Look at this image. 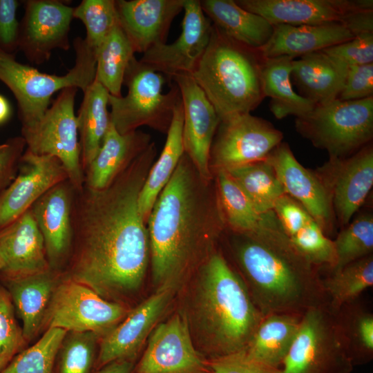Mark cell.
<instances>
[{
  "mask_svg": "<svg viewBox=\"0 0 373 373\" xmlns=\"http://www.w3.org/2000/svg\"><path fill=\"white\" fill-rule=\"evenodd\" d=\"M156 155L152 141L107 187L75 192L70 278L106 300L137 292L144 280L150 245L138 199Z\"/></svg>",
  "mask_w": 373,
  "mask_h": 373,
  "instance_id": "1",
  "label": "cell"
},
{
  "mask_svg": "<svg viewBox=\"0 0 373 373\" xmlns=\"http://www.w3.org/2000/svg\"><path fill=\"white\" fill-rule=\"evenodd\" d=\"M146 224L153 284L175 287L217 249L226 229L215 178L202 177L184 153Z\"/></svg>",
  "mask_w": 373,
  "mask_h": 373,
  "instance_id": "2",
  "label": "cell"
},
{
  "mask_svg": "<svg viewBox=\"0 0 373 373\" xmlns=\"http://www.w3.org/2000/svg\"><path fill=\"white\" fill-rule=\"evenodd\" d=\"M231 232V255L248 292L261 314L303 315L328 304L316 267L291 245L274 211L248 233Z\"/></svg>",
  "mask_w": 373,
  "mask_h": 373,
  "instance_id": "3",
  "label": "cell"
},
{
  "mask_svg": "<svg viewBox=\"0 0 373 373\" xmlns=\"http://www.w3.org/2000/svg\"><path fill=\"white\" fill-rule=\"evenodd\" d=\"M183 283L180 311L198 352L210 360L245 350L264 316L223 253L217 248Z\"/></svg>",
  "mask_w": 373,
  "mask_h": 373,
  "instance_id": "4",
  "label": "cell"
},
{
  "mask_svg": "<svg viewBox=\"0 0 373 373\" xmlns=\"http://www.w3.org/2000/svg\"><path fill=\"white\" fill-rule=\"evenodd\" d=\"M260 50L212 24L209 43L191 75L220 119L250 113L264 99Z\"/></svg>",
  "mask_w": 373,
  "mask_h": 373,
  "instance_id": "5",
  "label": "cell"
},
{
  "mask_svg": "<svg viewBox=\"0 0 373 373\" xmlns=\"http://www.w3.org/2000/svg\"><path fill=\"white\" fill-rule=\"evenodd\" d=\"M73 46L75 65L61 76L40 73L17 61L15 55L0 49V81L17 99L21 128L32 126L43 117L55 93L68 87L81 88L84 92L95 80V51L79 37L74 39Z\"/></svg>",
  "mask_w": 373,
  "mask_h": 373,
  "instance_id": "6",
  "label": "cell"
},
{
  "mask_svg": "<svg viewBox=\"0 0 373 373\" xmlns=\"http://www.w3.org/2000/svg\"><path fill=\"white\" fill-rule=\"evenodd\" d=\"M168 80L164 75L133 58L123 82L128 88L127 94L108 96L111 122L119 133L135 131L143 126L167 133L174 109L181 100L175 84L163 93Z\"/></svg>",
  "mask_w": 373,
  "mask_h": 373,
  "instance_id": "7",
  "label": "cell"
},
{
  "mask_svg": "<svg viewBox=\"0 0 373 373\" xmlns=\"http://www.w3.org/2000/svg\"><path fill=\"white\" fill-rule=\"evenodd\" d=\"M296 128L316 147L326 150L330 158H345L372 139L373 97L352 101L336 99L316 105L296 117Z\"/></svg>",
  "mask_w": 373,
  "mask_h": 373,
  "instance_id": "8",
  "label": "cell"
},
{
  "mask_svg": "<svg viewBox=\"0 0 373 373\" xmlns=\"http://www.w3.org/2000/svg\"><path fill=\"white\" fill-rule=\"evenodd\" d=\"M354 367L328 304L305 312L283 373H351Z\"/></svg>",
  "mask_w": 373,
  "mask_h": 373,
  "instance_id": "9",
  "label": "cell"
},
{
  "mask_svg": "<svg viewBox=\"0 0 373 373\" xmlns=\"http://www.w3.org/2000/svg\"><path fill=\"white\" fill-rule=\"evenodd\" d=\"M77 91L75 87L61 90L36 124L21 128V137L30 152L59 159L66 169L69 182L76 191H80L84 184V173L74 112Z\"/></svg>",
  "mask_w": 373,
  "mask_h": 373,
  "instance_id": "10",
  "label": "cell"
},
{
  "mask_svg": "<svg viewBox=\"0 0 373 373\" xmlns=\"http://www.w3.org/2000/svg\"><path fill=\"white\" fill-rule=\"evenodd\" d=\"M273 26L344 23L373 31L372 0H236Z\"/></svg>",
  "mask_w": 373,
  "mask_h": 373,
  "instance_id": "11",
  "label": "cell"
},
{
  "mask_svg": "<svg viewBox=\"0 0 373 373\" xmlns=\"http://www.w3.org/2000/svg\"><path fill=\"white\" fill-rule=\"evenodd\" d=\"M128 312L122 304L106 300L69 278L55 287L44 321L48 328L103 336Z\"/></svg>",
  "mask_w": 373,
  "mask_h": 373,
  "instance_id": "12",
  "label": "cell"
},
{
  "mask_svg": "<svg viewBox=\"0 0 373 373\" xmlns=\"http://www.w3.org/2000/svg\"><path fill=\"white\" fill-rule=\"evenodd\" d=\"M283 139V133L272 124L251 113L220 119L211 146L210 171L213 175L265 160Z\"/></svg>",
  "mask_w": 373,
  "mask_h": 373,
  "instance_id": "13",
  "label": "cell"
},
{
  "mask_svg": "<svg viewBox=\"0 0 373 373\" xmlns=\"http://www.w3.org/2000/svg\"><path fill=\"white\" fill-rule=\"evenodd\" d=\"M207 360L196 350L180 311L157 323L132 373H209Z\"/></svg>",
  "mask_w": 373,
  "mask_h": 373,
  "instance_id": "14",
  "label": "cell"
},
{
  "mask_svg": "<svg viewBox=\"0 0 373 373\" xmlns=\"http://www.w3.org/2000/svg\"><path fill=\"white\" fill-rule=\"evenodd\" d=\"M183 10L182 32L178 39L151 48L139 59L169 80L191 76L211 38L212 23L202 11L200 1L184 0Z\"/></svg>",
  "mask_w": 373,
  "mask_h": 373,
  "instance_id": "15",
  "label": "cell"
},
{
  "mask_svg": "<svg viewBox=\"0 0 373 373\" xmlns=\"http://www.w3.org/2000/svg\"><path fill=\"white\" fill-rule=\"evenodd\" d=\"M24 3L19 50L26 59L39 65L50 59L54 50H69L74 8L59 0H27Z\"/></svg>",
  "mask_w": 373,
  "mask_h": 373,
  "instance_id": "16",
  "label": "cell"
},
{
  "mask_svg": "<svg viewBox=\"0 0 373 373\" xmlns=\"http://www.w3.org/2000/svg\"><path fill=\"white\" fill-rule=\"evenodd\" d=\"M175 289L164 287L155 290L102 336L95 363L97 370L116 360L136 361L144 342L170 305Z\"/></svg>",
  "mask_w": 373,
  "mask_h": 373,
  "instance_id": "17",
  "label": "cell"
},
{
  "mask_svg": "<svg viewBox=\"0 0 373 373\" xmlns=\"http://www.w3.org/2000/svg\"><path fill=\"white\" fill-rule=\"evenodd\" d=\"M323 169L318 176L329 195L334 216L345 227L372 187V146L367 144L349 158H330Z\"/></svg>",
  "mask_w": 373,
  "mask_h": 373,
  "instance_id": "18",
  "label": "cell"
},
{
  "mask_svg": "<svg viewBox=\"0 0 373 373\" xmlns=\"http://www.w3.org/2000/svg\"><path fill=\"white\" fill-rule=\"evenodd\" d=\"M18 172L0 192V229L28 210L49 189L68 180L59 159L36 155L27 149L20 159Z\"/></svg>",
  "mask_w": 373,
  "mask_h": 373,
  "instance_id": "19",
  "label": "cell"
},
{
  "mask_svg": "<svg viewBox=\"0 0 373 373\" xmlns=\"http://www.w3.org/2000/svg\"><path fill=\"white\" fill-rule=\"evenodd\" d=\"M173 80L181 97L184 153L202 177L211 179L214 176L209 169V153L220 119L192 76H178Z\"/></svg>",
  "mask_w": 373,
  "mask_h": 373,
  "instance_id": "20",
  "label": "cell"
},
{
  "mask_svg": "<svg viewBox=\"0 0 373 373\" xmlns=\"http://www.w3.org/2000/svg\"><path fill=\"white\" fill-rule=\"evenodd\" d=\"M76 190L66 180L49 189L30 207L43 236L50 269L64 262L73 247Z\"/></svg>",
  "mask_w": 373,
  "mask_h": 373,
  "instance_id": "21",
  "label": "cell"
},
{
  "mask_svg": "<svg viewBox=\"0 0 373 373\" xmlns=\"http://www.w3.org/2000/svg\"><path fill=\"white\" fill-rule=\"evenodd\" d=\"M265 160L274 169L285 194L300 203L325 233L330 232L334 215L329 195L318 175L303 166L286 143L281 142Z\"/></svg>",
  "mask_w": 373,
  "mask_h": 373,
  "instance_id": "22",
  "label": "cell"
},
{
  "mask_svg": "<svg viewBox=\"0 0 373 373\" xmlns=\"http://www.w3.org/2000/svg\"><path fill=\"white\" fill-rule=\"evenodd\" d=\"M50 269L44 240L30 208L0 229V278H19Z\"/></svg>",
  "mask_w": 373,
  "mask_h": 373,
  "instance_id": "23",
  "label": "cell"
},
{
  "mask_svg": "<svg viewBox=\"0 0 373 373\" xmlns=\"http://www.w3.org/2000/svg\"><path fill=\"white\" fill-rule=\"evenodd\" d=\"M184 0H117L118 23L135 53L166 43L174 18Z\"/></svg>",
  "mask_w": 373,
  "mask_h": 373,
  "instance_id": "24",
  "label": "cell"
},
{
  "mask_svg": "<svg viewBox=\"0 0 373 373\" xmlns=\"http://www.w3.org/2000/svg\"><path fill=\"white\" fill-rule=\"evenodd\" d=\"M273 211L289 241L304 258L316 268L335 267L334 241L300 203L284 195Z\"/></svg>",
  "mask_w": 373,
  "mask_h": 373,
  "instance_id": "25",
  "label": "cell"
},
{
  "mask_svg": "<svg viewBox=\"0 0 373 373\" xmlns=\"http://www.w3.org/2000/svg\"><path fill=\"white\" fill-rule=\"evenodd\" d=\"M362 32H365L344 23L278 24L274 26L272 35L267 43L258 50L265 59L281 56L295 59L343 43Z\"/></svg>",
  "mask_w": 373,
  "mask_h": 373,
  "instance_id": "26",
  "label": "cell"
},
{
  "mask_svg": "<svg viewBox=\"0 0 373 373\" xmlns=\"http://www.w3.org/2000/svg\"><path fill=\"white\" fill-rule=\"evenodd\" d=\"M151 135L136 130L119 133L110 123L100 148L84 171V184L93 190L110 185L151 143Z\"/></svg>",
  "mask_w": 373,
  "mask_h": 373,
  "instance_id": "27",
  "label": "cell"
},
{
  "mask_svg": "<svg viewBox=\"0 0 373 373\" xmlns=\"http://www.w3.org/2000/svg\"><path fill=\"white\" fill-rule=\"evenodd\" d=\"M347 70V66L320 50L294 59L291 78L300 95L315 105H321L338 99Z\"/></svg>",
  "mask_w": 373,
  "mask_h": 373,
  "instance_id": "28",
  "label": "cell"
},
{
  "mask_svg": "<svg viewBox=\"0 0 373 373\" xmlns=\"http://www.w3.org/2000/svg\"><path fill=\"white\" fill-rule=\"evenodd\" d=\"M22 322L26 341L31 340L44 321L55 288L51 269L26 277L1 280Z\"/></svg>",
  "mask_w": 373,
  "mask_h": 373,
  "instance_id": "29",
  "label": "cell"
},
{
  "mask_svg": "<svg viewBox=\"0 0 373 373\" xmlns=\"http://www.w3.org/2000/svg\"><path fill=\"white\" fill-rule=\"evenodd\" d=\"M204 15L212 24L231 38L254 48L269 40L274 26L262 17L238 6L233 0L200 1Z\"/></svg>",
  "mask_w": 373,
  "mask_h": 373,
  "instance_id": "30",
  "label": "cell"
},
{
  "mask_svg": "<svg viewBox=\"0 0 373 373\" xmlns=\"http://www.w3.org/2000/svg\"><path fill=\"white\" fill-rule=\"evenodd\" d=\"M302 316L289 313L264 316L245 352L264 364L280 368L296 336Z\"/></svg>",
  "mask_w": 373,
  "mask_h": 373,
  "instance_id": "31",
  "label": "cell"
},
{
  "mask_svg": "<svg viewBox=\"0 0 373 373\" xmlns=\"http://www.w3.org/2000/svg\"><path fill=\"white\" fill-rule=\"evenodd\" d=\"M182 128L183 111L180 100L174 109L162 151L152 164L139 195V211L146 223L157 197L172 177L184 153Z\"/></svg>",
  "mask_w": 373,
  "mask_h": 373,
  "instance_id": "32",
  "label": "cell"
},
{
  "mask_svg": "<svg viewBox=\"0 0 373 373\" xmlns=\"http://www.w3.org/2000/svg\"><path fill=\"white\" fill-rule=\"evenodd\" d=\"M76 115L84 171L97 154L111 123L107 90L95 79L86 89Z\"/></svg>",
  "mask_w": 373,
  "mask_h": 373,
  "instance_id": "33",
  "label": "cell"
},
{
  "mask_svg": "<svg viewBox=\"0 0 373 373\" xmlns=\"http://www.w3.org/2000/svg\"><path fill=\"white\" fill-rule=\"evenodd\" d=\"M294 59L291 57L281 56L265 58L263 63L264 95L270 98V111L278 119L289 115L303 116L316 106L293 90L291 73Z\"/></svg>",
  "mask_w": 373,
  "mask_h": 373,
  "instance_id": "34",
  "label": "cell"
},
{
  "mask_svg": "<svg viewBox=\"0 0 373 373\" xmlns=\"http://www.w3.org/2000/svg\"><path fill=\"white\" fill-rule=\"evenodd\" d=\"M336 327L354 366L373 358V313L359 298L332 312Z\"/></svg>",
  "mask_w": 373,
  "mask_h": 373,
  "instance_id": "35",
  "label": "cell"
},
{
  "mask_svg": "<svg viewBox=\"0 0 373 373\" xmlns=\"http://www.w3.org/2000/svg\"><path fill=\"white\" fill-rule=\"evenodd\" d=\"M95 79L111 95L122 96V86L126 69L135 52L119 23L95 50Z\"/></svg>",
  "mask_w": 373,
  "mask_h": 373,
  "instance_id": "36",
  "label": "cell"
},
{
  "mask_svg": "<svg viewBox=\"0 0 373 373\" xmlns=\"http://www.w3.org/2000/svg\"><path fill=\"white\" fill-rule=\"evenodd\" d=\"M225 171L236 182L260 214L273 211L276 202L285 195L274 169L266 160Z\"/></svg>",
  "mask_w": 373,
  "mask_h": 373,
  "instance_id": "37",
  "label": "cell"
},
{
  "mask_svg": "<svg viewBox=\"0 0 373 373\" xmlns=\"http://www.w3.org/2000/svg\"><path fill=\"white\" fill-rule=\"evenodd\" d=\"M226 229L237 233H248L260 225V214L231 176L225 171L213 175Z\"/></svg>",
  "mask_w": 373,
  "mask_h": 373,
  "instance_id": "38",
  "label": "cell"
},
{
  "mask_svg": "<svg viewBox=\"0 0 373 373\" xmlns=\"http://www.w3.org/2000/svg\"><path fill=\"white\" fill-rule=\"evenodd\" d=\"M328 305L332 312L343 305L358 298L373 285L372 254L331 270L329 276L321 278Z\"/></svg>",
  "mask_w": 373,
  "mask_h": 373,
  "instance_id": "39",
  "label": "cell"
},
{
  "mask_svg": "<svg viewBox=\"0 0 373 373\" xmlns=\"http://www.w3.org/2000/svg\"><path fill=\"white\" fill-rule=\"evenodd\" d=\"M66 334L64 329L48 328L38 341L16 354L0 373H52Z\"/></svg>",
  "mask_w": 373,
  "mask_h": 373,
  "instance_id": "40",
  "label": "cell"
},
{
  "mask_svg": "<svg viewBox=\"0 0 373 373\" xmlns=\"http://www.w3.org/2000/svg\"><path fill=\"white\" fill-rule=\"evenodd\" d=\"M336 263L331 269L345 265L372 254L373 217L370 213L358 216L341 230L333 240Z\"/></svg>",
  "mask_w": 373,
  "mask_h": 373,
  "instance_id": "41",
  "label": "cell"
},
{
  "mask_svg": "<svg viewBox=\"0 0 373 373\" xmlns=\"http://www.w3.org/2000/svg\"><path fill=\"white\" fill-rule=\"evenodd\" d=\"M73 17L84 23V39L95 52L118 24L115 0H83L74 8Z\"/></svg>",
  "mask_w": 373,
  "mask_h": 373,
  "instance_id": "42",
  "label": "cell"
},
{
  "mask_svg": "<svg viewBox=\"0 0 373 373\" xmlns=\"http://www.w3.org/2000/svg\"><path fill=\"white\" fill-rule=\"evenodd\" d=\"M97 336L90 332H71L65 336L59 350V373H90Z\"/></svg>",
  "mask_w": 373,
  "mask_h": 373,
  "instance_id": "43",
  "label": "cell"
},
{
  "mask_svg": "<svg viewBox=\"0 0 373 373\" xmlns=\"http://www.w3.org/2000/svg\"><path fill=\"white\" fill-rule=\"evenodd\" d=\"M15 309L8 291L0 283V354L10 361L22 351L26 342Z\"/></svg>",
  "mask_w": 373,
  "mask_h": 373,
  "instance_id": "44",
  "label": "cell"
},
{
  "mask_svg": "<svg viewBox=\"0 0 373 373\" xmlns=\"http://www.w3.org/2000/svg\"><path fill=\"white\" fill-rule=\"evenodd\" d=\"M346 66L373 63V31L365 32L343 43L323 50Z\"/></svg>",
  "mask_w": 373,
  "mask_h": 373,
  "instance_id": "45",
  "label": "cell"
},
{
  "mask_svg": "<svg viewBox=\"0 0 373 373\" xmlns=\"http://www.w3.org/2000/svg\"><path fill=\"white\" fill-rule=\"evenodd\" d=\"M209 373H283L249 356L245 350L207 360Z\"/></svg>",
  "mask_w": 373,
  "mask_h": 373,
  "instance_id": "46",
  "label": "cell"
},
{
  "mask_svg": "<svg viewBox=\"0 0 373 373\" xmlns=\"http://www.w3.org/2000/svg\"><path fill=\"white\" fill-rule=\"evenodd\" d=\"M371 97H373V63L349 66L338 99L352 101Z\"/></svg>",
  "mask_w": 373,
  "mask_h": 373,
  "instance_id": "47",
  "label": "cell"
},
{
  "mask_svg": "<svg viewBox=\"0 0 373 373\" xmlns=\"http://www.w3.org/2000/svg\"><path fill=\"white\" fill-rule=\"evenodd\" d=\"M19 2L0 0V49L15 55L19 50V22L16 16Z\"/></svg>",
  "mask_w": 373,
  "mask_h": 373,
  "instance_id": "48",
  "label": "cell"
},
{
  "mask_svg": "<svg viewBox=\"0 0 373 373\" xmlns=\"http://www.w3.org/2000/svg\"><path fill=\"white\" fill-rule=\"evenodd\" d=\"M26 146L21 136L10 138L0 144V192L16 177Z\"/></svg>",
  "mask_w": 373,
  "mask_h": 373,
  "instance_id": "49",
  "label": "cell"
},
{
  "mask_svg": "<svg viewBox=\"0 0 373 373\" xmlns=\"http://www.w3.org/2000/svg\"><path fill=\"white\" fill-rule=\"evenodd\" d=\"M135 361L129 359H119L113 361L95 373H132Z\"/></svg>",
  "mask_w": 373,
  "mask_h": 373,
  "instance_id": "50",
  "label": "cell"
},
{
  "mask_svg": "<svg viewBox=\"0 0 373 373\" xmlns=\"http://www.w3.org/2000/svg\"><path fill=\"white\" fill-rule=\"evenodd\" d=\"M11 115V107L8 100L0 95V124L6 122Z\"/></svg>",
  "mask_w": 373,
  "mask_h": 373,
  "instance_id": "51",
  "label": "cell"
},
{
  "mask_svg": "<svg viewBox=\"0 0 373 373\" xmlns=\"http://www.w3.org/2000/svg\"><path fill=\"white\" fill-rule=\"evenodd\" d=\"M10 361L0 354V372L6 366Z\"/></svg>",
  "mask_w": 373,
  "mask_h": 373,
  "instance_id": "52",
  "label": "cell"
}]
</instances>
